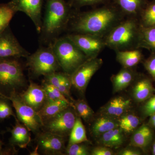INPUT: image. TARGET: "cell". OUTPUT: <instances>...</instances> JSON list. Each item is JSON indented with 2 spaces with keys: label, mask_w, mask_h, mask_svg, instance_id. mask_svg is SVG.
I'll return each mask as SVG.
<instances>
[{
  "label": "cell",
  "mask_w": 155,
  "mask_h": 155,
  "mask_svg": "<svg viewBox=\"0 0 155 155\" xmlns=\"http://www.w3.org/2000/svg\"><path fill=\"white\" fill-rule=\"evenodd\" d=\"M116 60L123 67L131 68L138 64L143 58L140 49L116 52Z\"/></svg>",
  "instance_id": "obj_21"
},
{
  "label": "cell",
  "mask_w": 155,
  "mask_h": 155,
  "mask_svg": "<svg viewBox=\"0 0 155 155\" xmlns=\"http://www.w3.org/2000/svg\"><path fill=\"white\" fill-rule=\"evenodd\" d=\"M141 27L155 26V0L148 2L138 17Z\"/></svg>",
  "instance_id": "obj_26"
},
{
  "label": "cell",
  "mask_w": 155,
  "mask_h": 155,
  "mask_svg": "<svg viewBox=\"0 0 155 155\" xmlns=\"http://www.w3.org/2000/svg\"><path fill=\"white\" fill-rule=\"evenodd\" d=\"M134 74L131 68H124L111 77L114 91H121L126 88L133 81Z\"/></svg>",
  "instance_id": "obj_23"
},
{
  "label": "cell",
  "mask_w": 155,
  "mask_h": 155,
  "mask_svg": "<svg viewBox=\"0 0 155 155\" xmlns=\"http://www.w3.org/2000/svg\"><path fill=\"white\" fill-rule=\"evenodd\" d=\"M146 101L142 109V113L145 117H150L155 113V95Z\"/></svg>",
  "instance_id": "obj_35"
},
{
  "label": "cell",
  "mask_w": 155,
  "mask_h": 155,
  "mask_svg": "<svg viewBox=\"0 0 155 155\" xmlns=\"http://www.w3.org/2000/svg\"><path fill=\"white\" fill-rule=\"evenodd\" d=\"M68 145L87 141L86 130L80 117L78 116L73 128L69 134Z\"/></svg>",
  "instance_id": "obj_27"
},
{
  "label": "cell",
  "mask_w": 155,
  "mask_h": 155,
  "mask_svg": "<svg viewBox=\"0 0 155 155\" xmlns=\"http://www.w3.org/2000/svg\"><path fill=\"white\" fill-rule=\"evenodd\" d=\"M72 102L78 116L85 122H88L93 117L94 112L84 100H74Z\"/></svg>",
  "instance_id": "obj_28"
},
{
  "label": "cell",
  "mask_w": 155,
  "mask_h": 155,
  "mask_svg": "<svg viewBox=\"0 0 155 155\" xmlns=\"http://www.w3.org/2000/svg\"><path fill=\"white\" fill-rule=\"evenodd\" d=\"M102 64V60L100 58L87 59L71 74L72 85L78 91L84 93L91 78Z\"/></svg>",
  "instance_id": "obj_9"
},
{
  "label": "cell",
  "mask_w": 155,
  "mask_h": 155,
  "mask_svg": "<svg viewBox=\"0 0 155 155\" xmlns=\"http://www.w3.org/2000/svg\"><path fill=\"white\" fill-rule=\"evenodd\" d=\"M8 99L12 103L19 122L34 134H37L39 132L43 124L38 113L21 99L19 93H13Z\"/></svg>",
  "instance_id": "obj_7"
},
{
  "label": "cell",
  "mask_w": 155,
  "mask_h": 155,
  "mask_svg": "<svg viewBox=\"0 0 155 155\" xmlns=\"http://www.w3.org/2000/svg\"><path fill=\"white\" fill-rule=\"evenodd\" d=\"M16 121L15 126L11 130V143L21 148H26L31 140L30 131L25 125L20 123L18 119Z\"/></svg>",
  "instance_id": "obj_17"
},
{
  "label": "cell",
  "mask_w": 155,
  "mask_h": 155,
  "mask_svg": "<svg viewBox=\"0 0 155 155\" xmlns=\"http://www.w3.org/2000/svg\"><path fill=\"white\" fill-rule=\"evenodd\" d=\"M26 58V66L35 76H47L58 72L61 68L51 44L47 47L40 48Z\"/></svg>",
  "instance_id": "obj_6"
},
{
  "label": "cell",
  "mask_w": 155,
  "mask_h": 155,
  "mask_svg": "<svg viewBox=\"0 0 155 155\" xmlns=\"http://www.w3.org/2000/svg\"><path fill=\"white\" fill-rule=\"evenodd\" d=\"M1 98H8V97L5 96L4 95L0 93V99Z\"/></svg>",
  "instance_id": "obj_43"
},
{
  "label": "cell",
  "mask_w": 155,
  "mask_h": 155,
  "mask_svg": "<svg viewBox=\"0 0 155 155\" xmlns=\"http://www.w3.org/2000/svg\"><path fill=\"white\" fill-rule=\"evenodd\" d=\"M21 99L28 106L38 112L46 102L45 90L43 86L30 81L27 89L19 93Z\"/></svg>",
  "instance_id": "obj_14"
},
{
  "label": "cell",
  "mask_w": 155,
  "mask_h": 155,
  "mask_svg": "<svg viewBox=\"0 0 155 155\" xmlns=\"http://www.w3.org/2000/svg\"><path fill=\"white\" fill-rule=\"evenodd\" d=\"M9 3L0 4V33L8 26L16 13Z\"/></svg>",
  "instance_id": "obj_29"
},
{
  "label": "cell",
  "mask_w": 155,
  "mask_h": 155,
  "mask_svg": "<svg viewBox=\"0 0 155 155\" xmlns=\"http://www.w3.org/2000/svg\"><path fill=\"white\" fill-rule=\"evenodd\" d=\"M140 30L138 18L126 17L104 38L106 47L116 52L139 49Z\"/></svg>",
  "instance_id": "obj_3"
},
{
  "label": "cell",
  "mask_w": 155,
  "mask_h": 155,
  "mask_svg": "<svg viewBox=\"0 0 155 155\" xmlns=\"http://www.w3.org/2000/svg\"><path fill=\"white\" fill-rule=\"evenodd\" d=\"M38 150L44 155H63L66 151L64 137L47 131H40L37 134Z\"/></svg>",
  "instance_id": "obj_12"
},
{
  "label": "cell",
  "mask_w": 155,
  "mask_h": 155,
  "mask_svg": "<svg viewBox=\"0 0 155 155\" xmlns=\"http://www.w3.org/2000/svg\"><path fill=\"white\" fill-rule=\"evenodd\" d=\"M145 68L155 81V52H152L144 63Z\"/></svg>",
  "instance_id": "obj_37"
},
{
  "label": "cell",
  "mask_w": 155,
  "mask_h": 155,
  "mask_svg": "<svg viewBox=\"0 0 155 155\" xmlns=\"http://www.w3.org/2000/svg\"><path fill=\"white\" fill-rule=\"evenodd\" d=\"M81 143H75L68 145L66 153L69 155H87L89 154L88 147Z\"/></svg>",
  "instance_id": "obj_33"
},
{
  "label": "cell",
  "mask_w": 155,
  "mask_h": 155,
  "mask_svg": "<svg viewBox=\"0 0 155 155\" xmlns=\"http://www.w3.org/2000/svg\"><path fill=\"white\" fill-rule=\"evenodd\" d=\"M77 116L75 110L69 107L45 121L42 129L65 137L70 134Z\"/></svg>",
  "instance_id": "obj_8"
},
{
  "label": "cell",
  "mask_w": 155,
  "mask_h": 155,
  "mask_svg": "<svg viewBox=\"0 0 155 155\" xmlns=\"http://www.w3.org/2000/svg\"><path fill=\"white\" fill-rule=\"evenodd\" d=\"M155 52V26L144 28L141 26L139 48Z\"/></svg>",
  "instance_id": "obj_25"
},
{
  "label": "cell",
  "mask_w": 155,
  "mask_h": 155,
  "mask_svg": "<svg viewBox=\"0 0 155 155\" xmlns=\"http://www.w3.org/2000/svg\"><path fill=\"white\" fill-rule=\"evenodd\" d=\"M155 91L151 81L147 78H141L136 83L133 90L134 99L139 102L146 101Z\"/></svg>",
  "instance_id": "obj_20"
},
{
  "label": "cell",
  "mask_w": 155,
  "mask_h": 155,
  "mask_svg": "<svg viewBox=\"0 0 155 155\" xmlns=\"http://www.w3.org/2000/svg\"><path fill=\"white\" fill-rule=\"evenodd\" d=\"M72 8L65 0H47L40 32L42 41L51 44L68 28L75 13Z\"/></svg>",
  "instance_id": "obj_2"
},
{
  "label": "cell",
  "mask_w": 155,
  "mask_h": 155,
  "mask_svg": "<svg viewBox=\"0 0 155 155\" xmlns=\"http://www.w3.org/2000/svg\"><path fill=\"white\" fill-rule=\"evenodd\" d=\"M155 121V114H153L152 115H151L150 116V119L149 121V123L150 125L154 122Z\"/></svg>",
  "instance_id": "obj_40"
},
{
  "label": "cell",
  "mask_w": 155,
  "mask_h": 155,
  "mask_svg": "<svg viewBox=\"0 0 155 155\" xmlns=\"http://www.w3.org/2000/svg\"><path fill=\"white\" fill-rule=\"evenodd\" d=\"M121 155H139L141 154V153L136 150L127 149L123 150L120 153Z\"/></svg>",
  "instance_id": "obj_39"
},
{
  "label": "cell",
  "mask_w": 155,
  "mask_h": 155,
  "mask_svg": "<svg viewBox=\"0 0 155 155\" xmlns=\"http://www.w3.org/2000/svg\"><path fill=\"white\" fill-rule=\"evenodd\" d=\"M61 69L71 75L88 59L86 55L67 36L58 38L51 44Z\"/></svg>",
  "instance_id": "obj_4"
},
{
  "label": "cell",
  "mask_w": 155,
  "mask_h": 155,
  "mask_svg": "<svg viewBox=\"0 0 155 155\" xmlns=\"http://www.w3.org/2000/svg\"><path fill=\"white\" fill-rule=\"evenodd\" d=\"M71 107L68 103L64 101H48L45 103L42 107L38 112L41 119L43 122L58 113L65 110L66 108Z\"/></svg>",
  "instance_id": "obj_19"
},
{
  "label": "cell",
  "mask_w": 155,
  "mask_h": 155,
  "mask_svg": "<svg viewBox=\"0 0 155 155\" xmlns=\"http://www.w3.org/2000/svg\"><path fill=\"white\" fill-rule=\"evenodd\" d=\"M150 125H151V126L153 127V128H155V121L154 122H153V123H152V124H151Z\"/></svg>",
  "instance_id": "obj_44"
},
{
  "label": "cell",
  "mask_w": 155,
  "mask_h": 155,
  "mask_svg": "<svg viewBox=\"0 0 155 155\" xmlns=\"http://www.w3.org/2000/svg\"><path fill=\"white\" fill-rule=\"evenodd\" d=\"M42 86H43L44 87L47 88L48 89H49L50 90H51V91L52 92L54 95V96L57 99L66 102L68 103L69 105L74 109V107L73 103L69 101V99H68L67 97H66L60 91V90L58 89V87H56L53 86V85H51V84L48 83V82H47L46 81H44Z\"/></svg>",
  "instance_id": "obj_34"
},
{
  "label": "cell",
  "mask_w": 155,
  "mask_h": 155,
  "mask_svg": "<svg viewBox=\"0 0 155 155\" xmlns=\"http://www.w3.org/2000/svg\"><path fill=\"white\" fill-rule=\"evenodd\" d=\"M118 127V121L114 118L104 115L95 121L92 126V133L94 136H101L107 131Z\"/></svg>",
  "instance_id": "obj_22"
},
{
  "label": "cell",
  "mask_w": 155,
  "mask_h": 155,
  "mask_svg": "<svg viewBox=\"0 0 155 155\" xmlns=\"http://www.w3.org/2000/svg\"><path fill=\"white\" fill-rule=\"evenodd\" d=\"M8 153L7 152V151H5V150H3L2 148V142L0 140V155L5 154L4 153Z\"/></svg>",
  "instance_id": "obj_41"
},
{
  "label": "cell",
  "mask_w": 155,
  "mask_h": 155,
  "mask_svg": "<svg viewBox=\"0 0 155 155\" xmlns=\"http://www.w3.org/2000/svg\"><path fill=\"white\" fill-rule=\"evenodd\" d=\"M65 72H55L45 76V81L53 86L58 87L65 75Z\"/></svg>",
  "instance_id": "obj_36"
},
{
  "label": "cell",
  "mask_w": 155,
  "mask_h": 155,
  "mask_svg": "<svg viewBox=\"0 0 155 155\" xmlns=\"http://www.w3.org/2000/svg\"><path fill=\"white\" fill-rule=\"evenodd\" d=\"M130 104L131 101L130 99L122 97H116L104 107L102 113L105 116L113 118L119 117L129 109Z\"/></svg>",
  "instance_id": "obj_16"
},
{
  "label": "cell",
  "mask_w": 155,
  "mask_h": 155,
  "mask_svg": "<svg viewBox=\"0 0 155 155\" xmlns=\"http://www.w3.org/2000/svg\"><path fill=\"white\" fill-rule=\"evenodd\" d=\"M123 132L119 127L109 130L101 136L100 143L108 147H118L122 145L124 141Z\"/></svg>",
  "instance_id": "obj_24"
},
{
  "label": "cell",
  "mask_w": 155,
  "mask_h": 155,
  "mask_svg": "<svg viewBox=\"0 0 155 155\" xmlns=\"http://www.w3.org/2000/svg\"><path fill=\"white\" fill-rule=\"evenodd\" d=\"M126 17L138 19L143 10L146 5L147 0H113Z\"/></svg>",
  "instance_id": "obj_15"
},
{
  "label": "cell",
  "mask_w": 155,
  "mask_h": 155,
  "mask_svg": "<svg viewBox=\"0 0 155 155\" xmlns=\"http://www.w3.org/2000/svg\"><path fill=\"white\" fill-rule=\"evenodd\" d=\"M88 58L97 56L106 47L104 39L85 34L71 33L66 35Z\"/></svg>",
  "instance_id": "obj_10"
},
{
  "label": "cell",
  "mask_w": 155,
  "mask_h": 155,
  "mask_svg": "<svg viewBox=\"0 0 155 155\" xmlns=\"http://www.w3.org/2000/svg\"><path fill=\"white\" fill-rule=\"evenodd\" d=\"M30 54L19 43L9 26L0 33V59L26 58Z\"/></svg>",
  "instance_id": "obj_11"
},
{
  "label": "cell",
  "mask_w": 155,
  "mask_h": 155,
  "mask_svg": "<svg viewBox=\"0 0 155 155\" xmlns=\"http://www.w3.org/2000/svg\"><path fill=\"white\" fill-rule=\"evenodd\" d=\"M43 0H11L9 4L16 12L25 13L32 20L38 33L41 31V10Z\"/></svg>",
  "instance_id": "obj_13"
},
{
  "label": "cell",
  "mask_w": 155,
  "mask_h": 155,
  "mask_svg": "<svg viewBox=\"0 0 155 155\" xmlns=\"http://www.w3.org/2000/svg\"><path fill=\"white\" fill-rule=\"evenodd\" d=\"M125 17L112 2L91 11L74 13L69 23V30L72 33L90 34L104 38Z\"/></svg>",
  "instance_id": "obj_1"
},
{
  "label": "cell",
  "mask_w": 155,
  "mask_h": 155,
  "mask_svg": "<svg viewBox=\"0 0 155 155\" xmlns=\"http://www.w3.org/2000/svg\"><path fill=\"white\" fill-rule=\"evenodd\" d=\"M119 127L123 131L129 133L137 128L140 123L137 116L132 114H127L122 116L118 120Z\"/></svg>",
  "instance_id": "obj_30"
},
{
  "label": "cell",
  "mask_w": 155,
  "mask_h": 155,
  "mask_svg": "<svg viewBox=\"0 0 155 155\" xmlns=\"http://www.w3.org/2000/svg\"><path fill=\"white\" fill-rule=\"evenodd\" d=\"M8 101V98L0 99V120H4L11 116L14 117L16 120L17 119Z\"/></svg>",
  "instance_id": "obj_32"
},
{
  "label": "cell",
  "mask_w": 155,
  "mask_h": 155,
  "mask_svg": "<svg viewBox=\"0 0 155 155\" xmlns=\"http://www.w3.org/2000/svg\"><path fill=\"white\" fill-rule=\"evenodd\" d=\"M26 78L19 59H0V93L9 97L25 86Z\"/></svg>",
  "instance_id": "obj_5"
},
{
  "label": "cell",
  "mask_w": 155,
  "mask_h": 155,
  "mask_svg": "<svg viewBox=\"0 0 155 155\" xmlns=\"http://www.w3.org/2000/svg\"><path fill=\"white\" fill-rule=\"evenodd\" d=\"M113 151L107 147H98L94 148L92 150L93 155H114Z\"/></svg>",
  "instance_id": "obj_38"
},
{
  "label": "cell",
  "mask_w": 155,
  "mask_h": 155,
  "mask_svg": "<svg viewBox=\"0 0 155 155\" xmlns=\"http://www.w3.org/2000/svg\"><path fill=\"white\" fill-rule=\"evenodd\" d=\"M152 153L153 155H155V142L153 145Z\"/></svg>",
  "instance_id": "obj_42"
},
{
  "label": "cell",
  "mask_w": 155,
  "mask_h": 155,
  "mask_svg": "<svg viewBox=\"0 0 155 155\" xmlns=\"http://www.w3.org/2000/svg\"><path fill=\"white\" fill-rule=\"evenodd\" d=\"M113 2V0H68V3L72 8H79L85 6H96L105 5Z\"/></svg>",
  "instance_id": "obj_31"
},
{
  "label": "cell",
  "mask_w": 155,
  "mask_h": 155,
  "mask_svg": "<svg viewBox=\"0 0 155 155\" xmlns=\"http://www.w3.org/2000/svg\"><path fill=\"white\" fill-rule=\"evenodd\" d=\"M153 138V132L149 126L143 125L135 130L130 139L132 146L145 149L150 144Z\"/></svg>",
  "instance_id": "obj_18"
}]
</instances>
